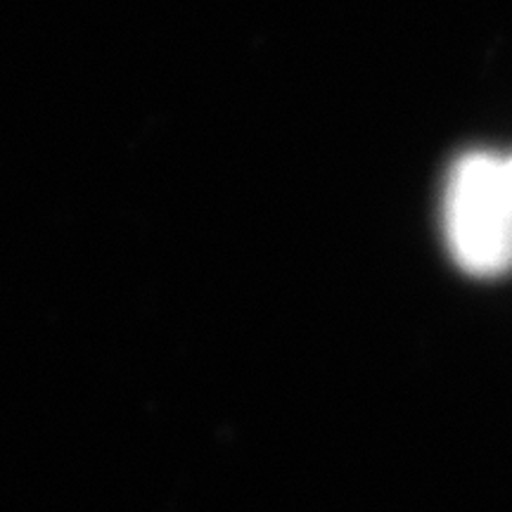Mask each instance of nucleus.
<instances>
[{"mask_svg":"<svg viewBox=\"0 0 512 512\" xmlns=\"http://www.w3.org/2000/svg\"><path fill=\"white\" fill-rule=\"evenodd\" d=\"M444 238L453 264L477 280L512 271V183L505 157L467 152L444 190Z\"/></svg>","mask_w":512,"mask_h":512,"instance_id":"f257e3e1","label":"nucleus"},{"mask_svg":"<svg viewBox=\"0 0 512 512\" xmlns=\"http://www.w3.org/2000/svg\"><path fill=\"white\" fill-rule=\"evenodd\" d=\"M505 166H508V176H510V183H512V155L505 157Z\"/></svg>","mask_w":512,"mask_h":512,"instance_id":"f03ea898","label":"nucleus"}]
</instances>
